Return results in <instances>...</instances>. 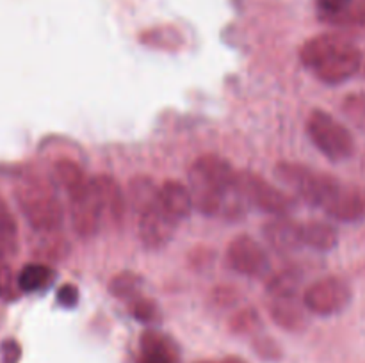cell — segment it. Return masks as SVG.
Returning <instances> with one entry per match:
<instances>
[{
	"label": "cell",
	"instance_id": "1",
	"mask_svg": "<svg viewBox=\"0 0 365 363\" xmlns=\"http://www.w3.org/2000/svg\"><path fill=\"white\" fill-rule=\"evenodd\" d=\"M18 206L34 230L53 233L63 223V206L50 189L36 182H25L14 191Z\"/></svg>",
	"mask_w": 365,
	"mask_h": 363
},
{
	"label": "cell",
	"instance_id": "2",
	"mask_svg": "<svg viewBox=\"0 0 365 363\" xmlns=\"http://www.w3.org/2000/svg\"><path fill=\"white\" fill-rule=\"evenodd\" d=\"M307 132L316 148L334 162L346 160L355 152L351 132L324 110H312L307 121Z\"/></svg>",
	"mask_w": 365,
	"mask_h": 363
},
{
	"label": "cell",
	"instance_id": "3",
	"mask_svg": "<svg viewBox=\"0 0 365 363\" xmlns=\"http://www.w3.org/2000/svg\"><path fill=\"white\" fill-rule=\"evenodd\" d=\"M277 177L289 185L299 198L312 206L323 209L327 199L339 185V178L309 169L302 164L282 162L277 166Z\"/></svg>",
	"mask_w": 365,
	"mask_h": 363
},
{
	"label": "cell",
	"instance_id": "4",
	"mask_svg": "<svg viewBox=\"0 0 365 363\" xmlns=\"http://www.w3.org/2000/svg\"><path fill=\"white\" fill-rule=\"evenodd\" d=\"M235 189L245 198V201L252 203L264 212L274 214V216H287L296 205L291 196L282 192L280 189H277L273 184L252 171H237Z\"/></svg>",
	"mask_w": 365,
	"mask_h": 363
},
{
	"label": "cell",
	"instance_id": "5",
	"mask_svg": "<svg viewBox=\"0 0 365 363\" xmlns=\"http://www.w3.org/2000/svg\"><path fill=\"white\" fill-rule=\"evenodd\" d=\"M351 301V288L335 276L323 278L310 285L303 294V305L316 315H334L342 312Z\"/></svg>",
	"mask_w": 365,
	"mask_h": 363
},
{
	"label": "cell",
	"instance_id": "6",
	"mask_svg": "<svg viewBox=\"0 0 365 363\" xmlns=\"http://www.w3.org/2000/svg\"><path fill=\"white\" fill-rule=\"evenodd\" d=\"M360 64H362V52L351 39L344 38L341 45L312 71L324 84H341L360 70Z\"/></svg>",
	"mask_w": 365,
	"mask_h": 363
},
{
	"label": "cell",
	"instance_id": "7",
	"mask_svg": "<svg viewBox=\"0 0 365 363\" xmlns=\"http://www.w3.org/2000/svg\"><path fill=\"white\" fill-rule=\"evenodd\" d=\"M227 260L235 273L245 276H262L269 270V256L266 249L250 235H239L228 244Z\"/></svg>",
	"mask_w": 365,
	"mask_h": 363
},
{
	"label": "cell",
	"instance_id": "8",
	"mask_svg": "<svg viewBox=\"0 0 365 363\" xmlns=\"http://www.w3.org/2000/svg\"><path fill=\"white\" fill-rule=\"evenodd\" d=\"M71 201V224L73 230L77 231L78 237L91 238L100 230V223H102V209L98 205L95 191L91 187V180L77 191L75 194L70 196Z\"/></svg>",
	"mask_w": 365,
	"mask_h": 363
},
{
	"label": "cell",
	"instance_id": "9",
	"mask_svg": "<svg viewBox=\"0 0 365 363\" xmlns=\"http://www.w3.org/2000/svg\"><path fill=\"white\" fill-rule=\"evenodd\" d=\"M138 217L139 238L148 249L163 248L173 238L178 223L160 206L159 201L138 214Z\"/></svg>",
	"mask_w": 365,
	"mask_h": 363
},
{
	"label": "cell",
	"instance_id": "10",
	"mask_svg": "<svg viewBox=\"0 0 365 363\" xmlns=\"http://www.w3.org/2000/svg\"><path fill=\"white\" fill-rule=\"evenodd\" d=\"M323 209L334 219L342 223H355L365 217V192L355 185L339 182Z\"/></svg>",
	"mask_w": 365,
	"mask_h": 363
},
{
	"label": "cell",
	"instance_id": "11",
	"mask_svg": "<svg viewBox=\"0 0 365 363\" xmlns=\"http://www.w3.org/2000/svg\"><path fill=\"white\" fill-rule=\"evenodd\" d=\"M196 174L214 185L216 189L223 192H232L235 189V182H237V171L232 167V164L227 159L214 153H207L196 159V162L191 167Z\"/></svg>",
	"mask_w": 365,
	"mask_h": 363
},
{
	"label": "cell",
	"instance_id": "12",
	"mask_svg": "<svg viewBox=\"0 0 365 363\" xmlns=\"http://www.w3.org/2000/svg\"><path fill=\"white\" fill-rule=\"evenodd\" d=\"M91 187L102 209V216L109 217L114 223H120L127 210V196L121 191L120 184L107 174H100L91 178Z\"/></svg>",
	"mask_w": 365,
	"mask_h": 363
},
{
	"label": "cell",
	"instance_id": "13",
	"mask_svg": "<svg viewBox=\"0 0 365 363\" xmlns=\"http://www.w3.org/2000/svg\"><path fill=\"white\" fill-rule=\"evenodd\" d=\"M264 237L274 251L280 253V255H287V253L296 251L299 246H303L302 223H296L285 216H278L277 219L266 223Z\"/></svg>",
	"mask_w": 365,
	"mask_h": 363
},
{
	"label": "cell",
	"instance_id": "14",
	"mask_svg": "<svg viewBox=\"0 0 365 363\" xmlns=\"http://www.w3.org/2000/svg\"><path fill=\"white\" fill-rule=\"evenodd\" d=\"M178 345L168 335L148 330L141 337V363H178Z\"/></svg>",
	"mask_w": 365,
	"mask_h": 363
},
{
	"label": "cell",
	"instance_id": "15",
	"mask_svg": "<svg viewBox=\"0 0 365 363\" xmlns=\"http://www.w3.org/2000/svg\"><path fill=\"white\" fill-rule=\"evenodd\" d=\"M159 203L177 223L189 217V214L195 209V201H192V194L189 187L175 180L166 182L159 189Z\"/></svg>",
	"mask_w": 365,
	"mask_h": 363
},
{
	"label": "cell",
	"instance_id": "16",
	"mask_svg": "<svg viewBox=\"0 0 365 363\" xmlns=\"http://www.w3.org/2000/svg\"><path fill=\"white\" fill-rule=\"evenodd\" d=\"M303 246L317 249V251H330L337 246L339 233L331 224L323 221H309L302 223Z\"/></svg>",
	"mask_w": 365,
	"mask_h": 363
},
{
	"label": "cell",
	"instance_id": "17",
	"mask_svg": "<svg viewBox=\"0 0 365 363\" xmlns=\"http://www.w3.org/2000/svg\"><path fill=\"white\" fill-rule=\"evenodd\" d=\"M159 189L155 182L148 177H135L128 184L127 203L135 214H141L148 206L159 201Z\"/></svg>",
	"mask_w": 365,
	"mask_h": 363
},
{
	"label": "cell",
	"instance_id": "18",
	"mask_svg": "<svg viewBox=\"0 0 365 363\" xmlns=\"http://www.w3.org/2000/svg\"><path fill=\"white\" fill-rule=\"evenodd\" d=\"M56 278V270L45 263H27L18 274V287L21 292H39L50 287Z\"/></svg>",
	"mask_w": 365,
	"mask_h": 363
},
{
	"label": "cell",
	"instance_id": "19",
	"mask_svg": "<svg viewBox=\"0 0 365 363\" xmlns=\"http://www.w3.org/2000/svg\"><path fill=\"white\" fill-rule=\"evenodd\" d=\"M271 313L278 326L287 327V330H299L305 324L303 310L299 308L298 302H294V298H274Z\"/></svg>",
	"mask_w": 365,
	"mask_h": 363
},
{
	"label": "cell",
	"instance_id": "20",
	"mask_svg": "<svg viewBox=\"0 0 365 363\" xmlns=\"http://www.w3.org/2000/svg\"><path fill=\"white\" fill-rule=\"evenodd\" d=\"M53 173H56L57 182L63 185L64 191H66L70 196L75 194L77 191H81V189L88 184L81 166H78L77 162H73V160L63 159L59 160V162H56V166H53Z\"/></svg>",
	"mask_w": 365,
	"mask_h": 363
},
{
	"label": "cell",
	"instance_id": "21",
	"mask_svg": "<svg viewBox=\"0 0 365 363\" xmlns=\"http://www.w3.org/2000/svg\"><path fill=\"white\" fill-rule=\"evenodd\" d=\"M18 249V226L6 201L0 198V253L13 255Z\"/></svg>",
	"mask_w": 365,
	"mask_h": 363
},
{
	"label": "cell",
	"instance_id": "22",
	"mask_svg": "<svg viewBox=\"0 0 365 363\" xmlns=\"http://www.w3.org/2000/svg\"><path fill=\"white\" fill-rule=\"evenodd\" d=\"M299 283H302V274L294 269L280 270L274 274L267 283V292L274 298H294L296 290H298Z\"/></svg>",
	"mask_w": 365,
	"mask_h": 363
},
{
	"label": "cell",
	"instance_id": "23",
	"mask_svg": "<svg viewBox=\"0 0 365 363\" xmlns=\"http://www.w3.org/2000/svg\"><path fill=\"white\" fill-rule=\"evenodd\" d=\"M143 278L139 274L130 273V270H123V273L116 274V276L110 280L109 290L113 292V295H116L118 299H134L139 295L141 290Z\"/></svg>",
	"mask_w": 365,
	"mask_h": 363
},
{
	"label": "cell",
	"instance_id": "24",
	"mask_svg": "<svg viewBox=\"0 0 365 363\" xmlns=\"http://www.w3.org/2000/svg\"><path fill=\"white\" fill-rule=\"evenodd\" d=\"M324 23L337 27H365V0H351L344 11L328 18Z\"/></svg>",
	"mask_w": 365,
	"mask_h": 363
},
{
	"label": "cell",
	"instance_id": "25",
	"mask_svg": "<svg viewBox=\"0 0 365 363\" xmlns=\"http://www.w3.org/2000/svg\"><path fill=\"white\" fill-rule=\"evenodd\" d=\"M130 313L139 322L152 324L159 320V308H157L155 302L146 298H141V295L130 299Z\"/></svg>",
	"mask_w": 365,
	"mask_h": 363
},
{
	"label": "cell",
	"instance_id": "26",
	"mask_svg": "<svg viewBox=\"0 0 365 363\" xmlns=\"http://www.w3.org/2000/svg\"><path fill=\"white\" fill-rule=\"evenodd\" d=\"M18 290H20V287H18V281H14L13 270L0 253V298L14 299Z\"/></svg>",
	"mask_w": 365,
	"mask_h": 363
},
{
	"label": "cell",
	"instance_id": "27",
	"mask_svg": "<svg viewBox=\"0 0 365 363\" xmlns=\"http://www.w3.org/2000/svg\"><path fill=\"white\" fill-rule=\"evenodd\" d=\"M344 114L365 130V95H349L344 102Z\"/></svg>",
	"mask_w": 365,
	"mask_h": 363
},
{
	"label": "cell",
	"instance_id": "28",
	"mask_svg": "<svg viewBox=\"0 0 365 363\" xmlns=\"http://www.w3.org/2000/svg\"><path fill=\"white\" fill-rule=\"evenodd\" d=\"M351 0H316L317 13H319V18L323 21H327L328 18L335 16L341 11H344L346 7L349 6Z\"/></svg>",
	"mask_w": 365,
	"mask_h": 363
},
{
	"label": "cell",
	"instance_id": "29",
	"mask_svg": "<svg viewBox=\"0 0 365 363\" xmlns=\"http://www.w3.org/2000/svg\"><path fill=\"white\" fill-rule=\"evenodd\" d=\"M78 298H81V294H78V288L75 285H63L57 290V302L64 308H73L78 302Z\"/></svg>",
	"mask_w": 365,
	"mask_h": 363
},
{
	"label": "cell",
	"instance_id": "30",
	"mask_svg": "<svg viewBox=\"0 0 365 363\" xmlns=\"http://www.w3.org/2000/svg\"><path fill=\"white\" fill-rule=\"evenodd\" d=\"M255 322H257V313L242 312L232 320V326H234L237 331H246L250 330V327H253V324Z\"/></svg>",
	"mask_w": 365,
	"mask_h": 363
},
{
	"label": "cell",
	"instance_id": "31",
	"mask_svg": "<svg viewBox=\"0 0 365 363\" xmlns=\"http://www.w3.org/2000/svg\"><path fill=\"white\" fill-rule=\"evenodd\" d=\"M221 363H246V362H242V359H239V358H227L225 362H221Z\"/></svg>",
	"mask_w": 365,
	"mask_h": 363
},
{
	"label": "cell",
	"instance_id": "32",
	"mask_svg": "<svg viewBox=\"0 0 365 363\" xmlns=\"http://www.w3.org/2000/svg\"><path fill=\"white\" fill-rule=\"evenodd\" d=\"M198 363H214V362H198Z\"/></svg>",
	"mask_w": 365,
	"mask_h": 363
}]
</instances>
